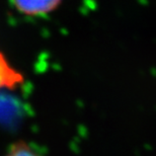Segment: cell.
<instances>
[{
  "mask_svg": "<svg viewBox=\"0 0 156 156\" xmlns=\"http://www.w3.org/2000/svg\"><path fill=\"white\" fill-rule=\"evenodd\" d=\"M37 152L34 150L33 147L24 141H16L9 146L7 155L20 156V155H36Z\"/></svg>",
  "mask_w": 156,
  "mask_h": 156,
  "instance_id": "obj_3",
  "label": "cell"
},
{
  "mask_svg": "<svg viewBox=\"0 0 156 156\" xmlns=\"http://www.w3.org/2000/svg\"><path fill=\"white\" fill-rule=\"evenodd\" d=\"M63 0H11L14 8L23 15L41 16L56 10Z\"/></svg>",
  "mask_w": 156,
  "mask_h": 156,
  "instance_id": "obj_1",
  "label": "cell"
},
{
  "mask_svg": "<svg viewBox=\"0 0 156 156\" xmlns=\"http://www.w3.org/2000/svg\"><path fill=\"white\" fill-rule=\"evenodd\" d=\"M24 81L23 74L15 69L0 51V90H14L23 85Z\"/></svg>",
  "mask_w": 156,
  "mask_h": 156,
  "instance_id": "obj_2",
  "label": "cell"
}]
</instances>
